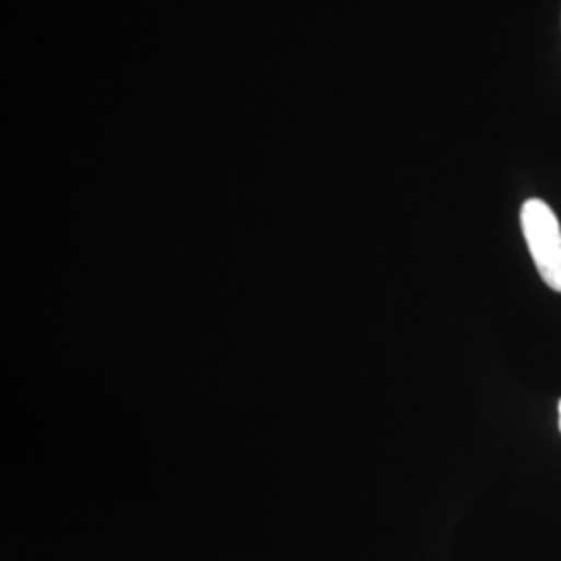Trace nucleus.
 <instances>
[{"instance_id": "1", "label": "nucleus", "mask_w": 561, "mask_h": 561, "mask_svg": "<svg viewBox=\"0 0 561 561\" xmlns=\"http://www.w3.org/2000/svg\"><path fill=\"white\" fill-rule=\"evenodd\" d=\"M522 233L541 279L561 294V225L547 202L526 201L522 204Z\"/></svg>"}, {"instance_id": "2", "label": "nucleus", "mask_w": 561, "mask_h": 561, "mask_svg": "<svg viewBox=\"0 0 561 561\" xmlns=\"http://www.w3.org/2000/svg\"><path fill=\"white\" fill-rule=\"evenodd\" d=\"M560 428H561V401H560Z\"/></svg>"}]
</instances>
